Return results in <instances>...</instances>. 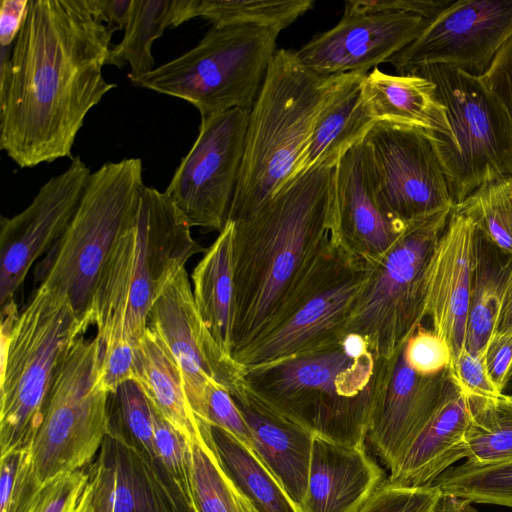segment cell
Listing matches in <instances>:
<instances>
[{"label": "cell", "instance_id": "cell-1", "mask_svg": "<svg viewBox=\"0 0 512 512\" xmlns=\"http://www.w3.org/2000/svg\"><path fill=\"white\" fill-rule=\"evenodd\" d=\"M113 33L89 0H29L12 52L0 50V148L20 168L73 158L90 110L116 87Z\"/></svg>", "mask_w": 512, "mask_h": 512}, {"label": "cell", "instance_id": "cell-2", "mask_svg": "<svg viewBox=\"0 0 512 512\" xmlns=\"http://www.w3.org/2000/svg\"><path fill=\"white\" fill-rule=\"evenodd\" d=\"M335 166L292 179L255 213L232 221L233 354L267 325L330 240Z\"/></svg>", "mask_w": 512, "mask_h": 512}, {"label": "cell", "instance_id": "cell-3", "mask_svg": "<svg viewBox=\"0 0 512 512\" xmlns=\"http://www.w3.org/2000/svg\"><path fill=\"white\" fill-rule=\"evenodd\" d=\"M206 250L167 195L145 185L136 218L113 248L92 304L100 380L108 391L134 378V348L167 281Z\"/></svg>", "mask_w": 512, "mask_h": 512}, {"label": "cell", "instance_id": "cell-4", "mask_svg": "<svg viewBox=\"0 0 512 512\" xmlns=\"http://www.w3.org/2000/svg\"><path fill=\"white\" fill-rule=\"evenodd\" d=\"M360 335L245 369V385L314 435L365 445L382 366Z\"/></svg>", "mask_w": 512, "mask_h": 512}, {"label": "cell", "instance_id": "cell-5", "mask_svg": "<svg viewBox=\"0 0 512 512\" xmlns=\"http://www.w3.org/2000/svg\"><path fill=\"white\" fill-rule=\"evenodd\" d=\"M91 325L45 284L20 311L1 310L0 456L31 449L58 374Z\"/></svg>", "mask_w": 512, "mask_h": 512}, {"label": "cell", "instance_id": "cell-6", "mask_svg": "<svg viewBox=\"0 0 512 512\" xmlns=\"http://www.w3.org/2000/svg\"><path fill=\"white\" fill-rule=\"evenodd\" d=\"M345 74L321 75L299 64L294 51L275 52L249 113L228 221L252 215L289 181L318 113Z\"/></svg>", "mask_w": 512, "mask_h": 512}, {"label": "cell", "instance_id": "cell-7", "mask_svg": "<svg viewBox=\"0 0 512 512\" xmlns=\"http://www.w3.org/2000/svg\"><path fill=\"white\" fill-rule=\"evenodd\" d=\"M144 186L139 158L106 162L92 172L66 230L38 266L36 280L65 295L81 317L93 318L100 278L136 218Z\"/></svg>", "mask_w": 512, "mask_h": 512}, {"label": "cell", "instance_id": "cell-8", "mask_svg": "<svg viewBox=\"0 0 512 512\" xmlns=\"http://www.w3.org/2000/svg\"><path fill=\"white\" fill-rule=\"evenodd\" d=\"M371 262L332 236L261 332L233 354L244 369L330 343L345 330Z\"/></svg>", "mask_w": 512, "mask_h": 512}, {"label": "cell", "instance_id": "cell-9", "mask_svg": "<svg viewBox=\"0 0 512 512\" xmlns=\"http://www.w3.org/2000/svg\"><path fill=\"white\" fill-rule=\"evenodd\" d=\"M279 33L255 25L212 26L192 49L130 82L185 100L201 117L251 110L277 51Z\"/></svg>", "mask_w": 512, "mask_h": 512}, {"label": "cell", "instance_id": "cell-10", "mask_svg": "<svg viewBox=\"0 0 512 512\" xmlns=\"http://www.w3.org/2000/svg\"><path fill=\"white\" fill-rule=\"evenodd\" d=\"M413 75L432 81L446 108L450 134L430 137L454 205L487 183L512 177V123L480 78L447 65Z\"/></svg>", "mask_w": 512, "mask_h": 512}, {"label": "cell", "instance_id": "cell-11", "mask_svg": "<svg viewBox=\"0 0 512 512\" xmlns=\"http://www.w3.org/2000/svg\"><path fill=\"white\" fill-rule=\"evenodd\" d=\"M452 210L409 223L371 271L345 333L362 336L381 359L399 352L425 318L427 266Z\"/></svg>", "mask_w": 512, "mask_h": 512}, {"label": "cell", "instance_id": "cell-12", "mask_svg": "<svg viewBox=\"0 0 512 512\" xmlns=\"http://www.w3.org/2000/svg\"><path fill=\"white\" fill-rule=\"evenodd\" d=\"M100 353L98 338L83 335L58 374L31 447L43 485L86 468L108 434L110 393L99 381Z\"/></svg>", "mask_w": 512, "mask_h": 512}, {"label": "cell", "instance_id": "cell-13", "mask_svg": "<svg viewBox=\"0 0 512 512\" xmlns=\"http://www.w3.org/2000/svg\"><path fill=\"white\" fill-rule=\"evenodd\" d=\"M250 110L201 117L198 136L164 193L191 227L220 232L238 182Z\"/></svg>", "mask_w": 512, "mask_h": 512}, {"label": "cell", "instance_id": "cell-14", "mask_svg": "<svg viewBox=\"0 0 512 512\" xmlns=\"http://www.w3.org/2000/svg\"><path fill=\"white\" fill-rule=\"evenodd\" d=\"M362 142L377 196L393 217L409 224L453 209L448 183L428 133L376 122Z\"/></svg>", "mask_w": 512, "mask_h": 512}, {"label": "cell", "instance_id": "cell-15", "mask_svg": "<svg viewBox=\"0 0 512 512\" xmlns=\"http://www.w3.org/2000/svg\"><path fill=\"white\" fill-rule=\"evenodd\" d=\"M512 35V0L451 1L388 60L400 75L447 65L481 76Z\"/></svg>", "mask_w": 512, "mask_h": 512}, {"label": "cell", "instance_id": "cell-16", "mask_svg": "<svg viewBox=\"0 0 512 512\" xmlns=\"http://www.w3.org/2000/svg\"><path fill=\"white\" fill-rule=\"evenodd\" d=\"M148 327L177 363L191 408L198 418L213 380L230 393L244 382L245 369L216 343L203 322L185 267L167 281L148 315Z\"/></svg>", "mask_w": 512, "mask_h": 512}, {"label": "cell", "instance_id": "cell-17", "mask_svg": "<svg viewBox=\"0 0 512 512\" xmlns=\"http://www.w3.org/2000/svg\"><path fill=\"white\" fill-rule=\"evenodd\" d=\"M75 156L67 169L45 182L20 213L0 220V308L15 296L32 264L62 236L91 176Z\"/></svg>", "mask_w": 512, "mask_h": 512}, {"label": "cell", "instance_id": "cell-18", "mask_svg": "<svg viewBox=\"0 0 512 512\" xmlns=\"http://www.w3.org/2000/svg\"><path fill=\"white\" fill-rule=\"evenodd\" d=\"M433 17L405 11L345 14L294 55L299 64L321 75L367 73L411 44Z\"/></svg>", "mask_w": 512, "mask_h": 512}, {"label": "cell", "instance_id": "cell-19", "mask_svg": "<svg viewBox=\"0 0 512 512\" xmlns=\"http://www.w3.org/2000/svg\"><path fill=\"white\" fill-rule=\"evenodd\" d=\"M403 348L383 362L366 438L389 471L430 422L452 384L449 369L432 376L413 371Z\"/></svg>", "mask_w": 512, "mask_h": 512}, {"label": "cell", "instance_id": "cell-20", "mask_svg": "<svg viewBox=\"0 0 512 512\" xmlns=\"http://www.w3.org/2000/svg\"><path fill=\"white\" fill-rule=\"evenodd\" d=\"M87 472L94 512H192L163 470L117 431L109 429Z\"/></svg>", "mask_w": 512, "mask_h": 512}, {"label": "cell", "instance_id": "cell-21", "mask_svg": "<svg viewBox=\"0 0 512 512\" xmlns=\"http://www.w3.org/2000/svg\"><path fill=\"white\" fill-rule=\"evenodd\" d=\"M477 239L472 221L452 209L427 266L425 317L453 357L465 347Z\"/></svg>", "mask_w": 512, "mask_h": 512}, {"label": "cell", "instance_id": "cell-22", "mask_svg": "<svg viewBox=\"0 0 512 512\" xmlns=\"http://www.w3.org/2000/svg\"><path fill=\"white\" fill-rule=\"evenodd\" d=\"M362 141L347 150L335 166L331 236L372 262L394 245L408 224L393 217L381 204Z\"/></svg>", "mask_w": 512, "mask_h": 512}, {"label": "cell", "instance_id": "cell-23", "mask_svg": "<svg viewBox=\"0 0 512 512\" xmlns=\"http://www.w3.org/2000/svg\"><path fill=\"white\" fill-rule=\"evenodd\" d=\"M230 394L249 428L253 450L299 511L307 487L314 434L261 400L244 382Z\"/></svg>", "mask_w": 512, "mask_h": 512}, {"label": "cell", "instance_id": "cell-24", "mask_svg": "<svg viewBox=\"0 0 512 512\" xmlns=\"http://www.w3.org/2000/svg\"><path fill=\"white\" fill-rule=\"evenodd\" d=\"M385 480L365 445L314 435L306 492L299 512H357Z\"/></svg>", "mask_w": 512, "mask_h": 512}, {"label": "cell", "instance_id": "cell-25", "mask_svg": "<svg viewBox=\"0 0 512 512\" xmlns=\"http://www.w3.org/2000/svg\"><path fill=\"white\" fill-rule=\"evenodd\" d=\"M470 402L452 382L437 412L413 442L388 480L405 486H432L454 463L465 458Z\"/></svg>", "mask_w": 512, "mask_h": 512}, {"label": "cell", "instance_id": "cell-26", "mask_svg": "<svg viewBox=\"0 0 512 512\" xmlns=\"http://www.w3.org/2000/svg\"><path fill=\"white\" fill-rule=\"evenodd\" d=\"M366 75L346 73L329 96L318 113L289 181L322 165L335 166L347 150L364 139L374 124L362 98V82Z\"/></svg>", "mask_w": 512, "mask_h": 512}, {"label": "cell", "instance_id": "cell-27", "mask_svg": "<svg viewBox=\"0 0 512 512\" xmlns=\"http://www.w3.org/2000/svg\"><path fill=\"white\" fill-rule=\"evenodd\" d=\"M362 98L374 123L414 127L430 136L450 134L446 108L436 86L424 77L392 75L374 68L362 82Z\"/></svg>", "mask_w": 512, "mask_h": 512}, {"label": "cell", "instance_id": "cell-28", "mask_svg": "<svg viewBox=\"0 0 512 512\" xmlns=\"http://www.w3.org/2000/svg\"><path fill=\"white\" fill-rule=\"evenodd\" d=\"M134 380L155 411L184 439L191 442L201 421L187 397L181 371L158 334L147 327L134 348Z\"/></svg>", "mask_w": 512, "mask_h": 512}, {"label": "cell", "instance_id": "cell-29", "mask_svg": "<svg viewBox=\"0 0 512 512\" xmlns=\"http://www.w3.org/2000/svg\"><path fill=\"white\" fill-rule=\"evenodd\" d=\"M197 310L216 343L233 354V222L228 221L192 273ZM233 357V356H232Z\"/></svg>", "mask_w": 512, "mask_h": 512}, {"label": "cell", "instance_id": "cell-30", "mask_svg": "<svg viewBox=\"0 0 512 512\" xmlns=\"http://www.w3.org/2000/svg\"><path fill=\"white\" fill-rule=\"evenodd\" d=\"M195 0H133L122 40L110 48L107 65L130 67L129 80L139 78L155 67L154 41L166 29L194 18Z\"/></svg>", "mask_w": 512, "mask_h": 512}, {"label": "cell", "instance_id": "cell-31", "mask_svg": "<svg viewBox=\"0 0 512 512\" xmlns=\"http://www.w3.org/2000/svg\"><path fill=\"white\" fill-rule=\"evenodd\" d=\"M512 256L501 252L479 232L465 336V348L486 354L498 330L504 305Z\"/></svg>", "mask_w": 512, "mask_h": 512}, {"label": "cell", "instance_id": "cell-32", "mask_svg": "<svg viewBox=\"0 0 512 512\" xmlns=\"http://www.w3.org/2000/svg\"><path fill=\"white\" fill-rule=\"evenodd\" d=\"M189 507L192 512H249L247 499L227 473L217 452L211 426L187 442Z\"/></svg>", "mask_w": 512, "mask_h": 512}, {"label": "cell", "instance_id": "cell-33", "mask_svg": "<svg viewBox=\"0 0 512 512\" xmlns=\"http://www.w3.org/2000/svg\"><path fill=\"white\" fill-rule=\"evenodd\" d=\"M211 432L227 473L257 512H299L252 448L220 428Z\"/></svg>", "mask_w": 512, "mask_h": 512}, {"label": "cell", "instance_id": "cell-34", "mask_svg": "<svg viewBox=\"0 0 512 512\" xmlns=\"http://www.w3.org/2000/svg\"><path fill=\"white\" fill-rule=\"evenodd\" d=\"M470 422L465 436L469 465L512 462V394L492 399L469 398Z\"/></svg>", "mask_w": 512, "mask_h": 512}, {"label": "cell", "instance_id": "cell-35", "mask_svg": "<svg viewBox=\"0 0 512 512\" xmlns=\"http://www.w3.org/2000/svg\"><path fill=\"white\" fill-rule=\"evenodd\" d=\"M314 4L313 0H195L194 18L217 27L255 25L281 32Z\"/></svg>", "mask_w": 512, "mask_h": 512}, {"label": "cell", "instance_id": "cell-36", "mask_svg": "<svg viewBox=\"0 0 512 512\" xmlns=\"http://www.w3.org/2000/svg\"><path fill=\"white\" fill-rule=\"evenodd\" d=\"M453 210L469 218L488 242L512 256V177L479 187Z\"/></svg>", "mask_w": 512, "mask_h": 512}, {"label": "cell", "instance_id": "cell-37", "mask_svg": "<svg viewBox=\"0 0 512 512\" xmlns=\"http://www.w3.org/2000/svg\"><path fill=\"white\" fill-rule=\"evenodd\" d=\"M442 494L512 508V462L473 466H452L433 483Z\"/></svg>", "mask_w": 512, "mask_h": 512}, {"label": "cell", "instance_id": "cell-38", "mask_svg": "<svg viewBox=\"0 0 512 512\" xmlns=\"http://www.w3.org/2000/svg\"><path fill=\"white\" fill-rule=\"evenodd\" d=\"M109 429L122 434L155 462V409L134 380L109 395ZM156 463V462H155Z\"/></svg>", "mask_w": 512, "mask_h": 512}, {"label": "cell", "instance_id": "cell-39", "mask_svg": "<svg viewBox=\"0 0 512 512\" xmlns=\"http://www.w3.org/2000/svg\"><path fill=\"white\" fill-rule=\"evenodd\" d=\"M43 486L31 449L0 456V512H32Z\"/></svg>", "mask_w": 512, "mask_h": 512}, {"label": "cell", "instance_id": "cell-40", "mask_svg": "<svg viewBox=\"0 0 512 512\" xmlns=\"http://www.w3.org/2000/svg\"><path fill=\"white\" fill-rule=\"evenodd\" d=\"M441 490L432 486H405L385 479L357 512H436Z\"/></svg>", "mask_w": 512, "mask_h": 512}, {"label": "cell", "instance_id": "cell-41", "mask_svg": "<svg viewBox=\"0 0 512 512\" xmlns=\"http://www.w3.org/2000/svg\"><path fill=\"white\" fill-rule=\"evenodd\" d=\"M154 442L156 464L173 482L189 505L187 442L157 412L155 414Z\"/></svg>", "mask_w": 512, "mask_h": 512}, {"label": "cell", "instance_id": "cell-42", "mask_svg": "<svg viewBox=\"0 0 512 512\" xmlns=\"http://www.w3.org/2000/svg\"><path fill=\"white\" fill-rule=\"evenodd\" d=\"M403 355L408 366L424 376L448 370L453 359L449 343L433 329L422 325L404 345Z\"/></svg>", "mask_w": 512, "mask_h": 512}, {"label": "cell", "instance_id": "cell-43", "mask_svg": "<svg viewBox=\"0 0 512 512\" xmlns=\"http://www.w3.org/2000/svg\"><path fill=\"white\" fill-rule=\"evenodd\" d=\"M198 419L230 433L253 449L249 428L233 397L213 380L207 384L204 407Z\"/></svg>", "mask_w": 512, "mask_h": 512}, {"label": "cell", "instance_id": "cell-44", "mask_svg": "<svg viewBox=\"0 0 512 512\" xmlns=\"http://www.w3.org/2000/svg\"><path fill=\"white\" fill-rule=\"evenodd\" d=\"M485 355L473 354L464 347L452 359L451 380L468 398L492 399L502 394L489 376Z\"/></svg>", "mask_w": 512, "mask_h": 512}, {"label": "cell", "instance_id": "cell-45", "mask_svg": "<svg viewBox=\"0 0 512 512\" xmlns=\"http://www.w3.org/2000/svg\"><path fill=\"white\" fill-rule=\"evenodd\" d=\"M87 481L86 468L51 479L44 484L32 512H74Z\"/></svg>", "mask_w": 512, "mask_h": 512}, {"label": "cell", "instance_id": "cell-46", "mask_svg": "<svg viewBox=\"0 0 512 512\" xmlns=\"http://www.w3.org/2000/svg\"><path fill=\"white\" fill-rule=\"evenodd\" d=\"M478 77L503 106L512 123V35L499 48L486 71Z\"/></svg>", "mask_w": 512, "mask_h": 512}, {"label": "cell", "instance_id": "cell-47", "mask_svg": "<svg viewBox=\"0 0 512 512\" xmlns=\"http://www.w3.org/2000/svg\"><path fill=\"white\" fill-rule=\"evenodd\" d=\"M451 1L436 0H350L345 2V14L405 11L435 17Z\"/></svg>", "mask_w": 512, "mask_h": 512}, {"label": "cell", "instance_id": "cell-48", "mask_svg": "<svg viewBox=\"0 0 512 512\" xmlns=\"http://www.w3.org/2000/svg\"><path fill=\"white\" fill-rule=\"evenodd\" d=\"M486 366L489 376L500 393L512 377V330H497L487 346Z\"/></svg>", "mask_w": 512, "mask_h": 512}, {"label": "cell", "instance_id": "cell-49", "mask_svg": "<svg viewBox=\"0 0 512 512\" xmlns=\"http://www.w3.org/2000/svg\"><path fill=\"white\" fill-rule=\"evenodd\" d=\"M29 0H2L0 4V47L13 46L26 16Z\"/></svg>", "mask_w": 512, "mask_h": 512}, {"label": "cell", "instance_id": "cell-50", "mask_svg": "<svg viewBox=\"0 0 512 512\" xmlns=\"http://www.w3.org/2000/svg\"><path fill=\"white\" fill-rule=\"evenodd\" d=\"M99 18L114 33L125 30L129 21L133 0H89Z\"/></svg>", "mask_w": 512, "mask_h": 512}, {"label": "cell", "instance_id": "cell-51", "mask_svg": "<svg viewBox=\"0 0 512 512\" xmlns=\"http://www.w3.org/2000/svg\"><path fill=\"white\" fill-rule=\"evenodd\" d=\"M472 504L468 499L443 494L436 512H478Z\"/></svg>", "mask_w": 512, "mask_h": 512}, {"label": "cell", "instance_id": "cell-52", "mask_svg": "<svg viewBox=\"0 0 512 512\" xmlns=\"http://www.w3.org/2000/svg\"><path fill=\"white\" fill-rule=\"evenodd\" d=\"M498 330H512V266L507 281L504 305Z\"/></svg>", "mask_w": 512, "mask_h": 512}, {"label": "cell", "instance_id": "cell-53", "mask_svg": "<svg viewBox=\"0 0 512 512\" xmlns=\"http://www.w3.org/2000/svg\"><path fill=\"white\" fill-rule=\"evenodd\" d=\"M74 512H94L92 504V489L88 481L78 500Z\"/></svg>", "mask_w": 512, "mask_h": 512}, {"label": "cell", "instance_id": "cell-54", "mask_svg": "<svg viewBox=\"0 0 512 512\" xmlns=\"http://www.w3.org/2000/svg\"><path fill=\"white\" fill-rule=\"evenodd\" d=\"M248 502V509H249V512H257L254 507L249 503V501L247 500Z\"/></svg>", "mask_w": 512, "mask_h": 512}]
</instances>
